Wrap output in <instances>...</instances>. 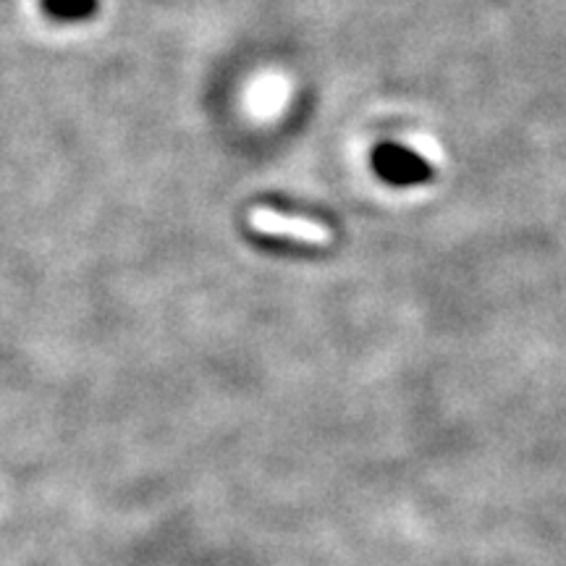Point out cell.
Wrapping results in <instances>:
<instances>
[{"mask_svg": "<svg viewBox=\"0 0 566 566\" xmlns=\"http://www.w3.org/2000/svg\"><path fill=\"white\" fill-rule=\"evenodd\" d=\"M250 223L260 233L296 239V242H304V244H328L331 242V231L325 229L323 223L307 221V218L279 216V212H273V210H268V208L252 210Z\"/></svg>", "mask_w": 566, "mask_h": 566, "instance_id": "cell-1", "label": "cell"}, {"mask_svg": "<svg viewBox=\"0 0 566 566\" xmlns=\"http://www.w3.org/2000/svg\"><path fill=\"white\" fill-rule=\"evenodd\" d=\"M375 168H378V174L391 184H420L433 176L430 166L420 158V155L401 150V147L394 145H384L375 153Z\"/></svg>", "mask_w": 566, "mask_h": 566, "instance_id": "cell-2", "label": "cell"}, {"mask_svg": "<svg viewBox=\"0 0 566 566\" xmlns=\"http://www.w3.org/2000/svg\"><path fill=\"white\" fill-rule=\"evenodd\" d=\"M97 0H42L45 9L55 19H80L95 11Z\"/></svg>", "mask_w": 566, "mask_h": 566, "instance_id": "cell-3", "label": "cell"}]
</instances>
